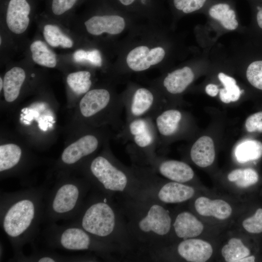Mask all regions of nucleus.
<instances>
[{"mask_svg": "<svg viewBox=\"0 0 262 262\" xmlns=\"http://www.w3.org/2000/svg\"><path fill=\"white\" fill-rule=\"evenodd\" d=\"M127 121L140 117H152L162 108L159 98L150 89L138 87L128 98H123Z\"/></svg>", "mask_w": 262, "mask_h": 262, "instance_id": "nucleus-1", "label": "nucleus"}, {"mask_svg": "<svg viewBox=\"0 0 262 262\" xmlns=\"http://www.w3.org/2000/svg\"><path fill=\"white\" fill-rule=\"evenodd\" d=\"M82 225L83 229L91 234L100 237L108 236L114 229L115 213L106 203H95L86 210Z\"/></svg>", "mask_w": 262, "mask_h": 262, "instance_id": "nucleus-2", "label": "nucleus"}, {"mask_svg": "<svg viewBox=\"0 0 262 262\" xmlns=\"http://www.w3.org/2000/svg\"><path fill=\"white\" fill-rule=\"evenodd\" d=\"M123 132L131 144L142 150L154 148L159 144L157 132L151 117H140L127 120Z\"/></svg>", "mask_w": 262, "mask_h": 262, "instance_id": "nucleus-3", "label": "nucleus"}, {"mask_svg": "<svg viewBox=\"0 0 262 262\" xmlns=\"http://www.w3.org/2000/svg\"><path fill=\"white\" fill-rule=\"evenodd\" d=\"M34 213V205L31 200L24 199L15 203L4 216L3 227L5 232L12 237L20 235L31 225Z\"/></svg>", "mask_w": 262, "mask_h": 262, "instance_id": "nucleus-4", "label": "nucleus"}, {"mask_svg": "<svg viewBox=\"0 0 262 262\" xmlns=\"http://www.w3.org/2000/svg\"><path fill=\"white\" fill-rule=\"evenodd\" d=\"M90 168L92 174L106 189L123 191L125 188L128 182L126 174L105 157L99 156L94 158Z\"/></svg>", "mask_w": 262, "mask_h": 262, "instance_id": "nucleus-5", "label": "nucleus"}, {"mask_svg": "<svg viewBox=\"0 0 262 262\" xmlns=\"http://www.w3.org/2000/svg\"><path fill=\"white\" fill-rule=\"evenodd\" d=\"M109 106L124 107L123 99L113 100L111 93L104 88L88 91L82 98L79 104L81 113L85 118L94 116Z\"/></svg>", "mask_w": 262, "mask_h": 262, "instance_id": "nucleus-6", "label": "nucleus"}, {"mask_svg": "<svg viewBox=\"0 0 262 262\" xmlns=\"http://www.w3.org/2000/svg\"><path fill=\"white\" fill-rule=\"evenodd\" d=\"M165 54V50L161 47L149 49L146 46H139L128 54L127 65L132 71H143L160 63L164 58Z\"/></svg>", "mask_w": 262, "mask_h": 262, "instance_id": "nucleus-7", "label": "nucleus"}, {"mask_svg": "<svg viewBox=\"0 0 262 262\" xmlns=\"http://www.w3.org/2000/svg\"><path fill=\"white\" fill-rule=\"evenodd\" d=\"M159 144L176 135L180 129L182 114L176 109H161L153 117Z\"/></svg>", "mask_w": 262, "mask_h": 262, "instance_id": "nucleus-8", "label": "nucleus"}, {"mask_svg": "<svg viewBox=\"0 0 262 262\" xmlns=\"http://www.w3.org/2000/svg\"><path fill=\"white\" fill-rule=\"evenodd\" d=\"M87 31L94 35L104 33L112 35L120 33L126 26L124 17L115 14L95 15L84 22Z\"/></svg>", "mask_w": 262, "mask_h": 262, "instance_id": "nucleus-9", "label": "nucleus"}, {"mask_svg": "<svg viewBox=\"0 0 262 262\" xmlns=\"http://www.w3.org/2000/svg\"><path fill=\"white\" fill-rule=\"evenodd\" d=\"M31 6L27 0H10L7 5L6 22L13 33L20 34L28 27Z\"/></svg>", "mask_w": 262, "mask_h": 262, "instance_id": "nucleus-10", "label": "nucleus"}, {"mask_svg": "<svg viewBox=\"0 0 262 262\" xmlns=\"http://www.w3.org/2000/svg\"><path fill=\"white\" fill-rule=\"evenodd\" d=\"M171 219L168 212L159 205H152L147 215L139 223L144 232L152 231L159 235H164L170 230Z\"/></svg>", "mask_w": 262, "mask_h": 262, "instance_id": "nucleus-11", "label": "nucleus"}, {"mask_svg": "<svg viewBox=\"0 0 262 262\" xmlns=\"http://www.w3.org/2000/svg\"><path fill=\"white\" fill-rule=\"evenodd\" d=\"M99 144V139L95 135L83 136L64 149L61 156L62 160L66 164H74L95 151Z\"/></svg>", "mask_w": 262, "mask_h": 262, "instance_id": "nucleus-12", "label": "nucleus"}, {"mask_svg": "<svg viewBox=\"0 0 262 262\" xmlns=\"http://www.w3.org/2000/svg\"><path fill=\"white\" fill-rule=\"evenodd\" d=\"M177 249L182 258L190 262H205L213 252L211 245L199 239H185L179 245Z\"/></svg>", "mask_w": 262, "mask_h": 262, "instance_id": "nucleus-13", "label": "nucleus"}, {"mask_svg": "<svg viewBox=\"0 0 262 262\" xmlns=\"http://www.w3.org/2000/svg\"><path fill=\"white\" fill-rule=\"evenodd\" d=\"M196 211L203 216H213L219 220L228 218L232 213L230 205L220 199L212 200L205 196L197 198L195 202Z\"/></svg>", "mask_w": 262, "mask_h": 262, "instance_id": "nucleus-14", "label": "nucleus"}, {"mask_svg": "<svg viewBox=\"0 0 262 262\" xmlns=\"http://www.w3.org/2000/svg\"><path fill=\"white\" fill-rule=\"evenodd\" d=\"M194 76L192 69L184 66L168 73L163 81V85L168 93L180 94L192 82Z\"/></svg>", "mask_w": 262, "mask_h": 262, "instance_id": "nucleus-15", "label": "nucleus"}, {"mask_svg": "<svg viewBox=\"0 0 262 262\" xmlns=\"http://www.w3.org/2000/svg\"><path fill=\"white\" fill-rule=\"evenodd\" d=\"M190 157L197 166L206 167L214 162L215 152L213 141L208 136L199 137L192 145Z\"/></svg>", "mask_w": 262, "mask_h": 262, "instance_id": "nucleus-16", "label": "nucleus"}, {"mask_svg": "<svg viewBox=\"0 0 262 262\" xmlns=\"http://www.w3.org/2000/svg\"><path fill=\"white\" fill-rule=\"evenodd\" d=\"M177 236L187 239L199 236L204 229V226L194 214L188 212L179 213L174 223Z\"/></svg>", "mask_w": 262, "mask_h": 262, "instance_id": "nucleus-17", "label": "nucleus"}, {"mask_svg": "<svg viewBox=\"0 0 262 262\" xmlns=\"http://www.w3.org/2000/svg\"><path fill=\"white\" fill-rule=\"evenodd\" d=\"M158 170L164 177L180 183L191 180L194 176L193 169L188 164L177 160H169L161 162Z\"/></svg>", "mask_w": 262, "mask_h": 262, "instance_id": "nucleus-18", "label": "nucleus"}, {"mask_svg": "<svg viewBox=\"0 0 262 262\" xmlns=\"http://www.w3.org/2000/svg\"><path fill=\"white\" fill-rule=\"evenodd\" d=\"M195 194L194 189L181 183L173 181L164 184L158 193V197L167 203H177L190 199Z\"/></svg>", "mask_w": 262, "mask_h": 262, "instance_id": "nucleus-19", "label": "nucleus"}, {"mask_svg": "<svg viewBox=\"0 0 262 262\" xmlns=\"http://www.w3.org/2000/svg\"><path fill=\"white\" fill-rule=\"evenodd\" d=\"M79 196L78 187L72 184H66L57 191L53 200L52 207L57 213L68 212L75 207Z\"/></svg>", "mask_w": 262, "mask_h": 262, "instance_id": "nucleus-20", "label": "nucleus"}, {"mask_svg": "<svg viewBox=\"0 0 262 262\" xmlns=\"http://www.w3.org/2000/svg\"><path fill=\"white\" fill-rule=\"evenodd\" d=\"M25 78V71L19 67H14L5 73L3 89L7 102H13L17 98Z\"/></svg>", "mask_w": 262, "mask_h": 262, "instance_id": "nucleus-21", "label": "nucleus"}, {"mask_svg": "<svg viewBox=\"0 0 262 262\" xmlns=\"http://www.w3.org/2000/svg\"><path fill=\"white\" fill-rule=\"evenodd\" d=\"M89 235L82 229L71 228L66 229L61 234L60 243L68 250L87 249L90 244Z\"/></svg>", "mask_w": 262, "mask_h": 262, "instance_id": "nucleus-22", "label": "nucleus"}, {"mask_svg": "<svg viewBox=\"0 0 262 262\" xmlns=\"http://www.w3.org/2000/svg\"><path fill=\"white\" fill-rule=\"evenodd\" d=\"M208 13L211 17L219 21L227 30H234L238 26L235 12L228 3L214 4L209 8Z\"/></svg>", "mask_w": 262, "mask_h": 262, "instance_id": "nucleus-23", "label": "nucleus"}, {"mask_svg": "<svg viewBox=\"0 0 262 262\" xmlns=\"http://www.w3.org/2000/svg\"><path fill=\"white\" fill-rule=\"evenodd\" d=\"M234 154L240 163L258 160L262 156V143L255 140L242 142L236 146Z\"/></svg>", "mask_w": 262, "mask_h": 262, "instance_id": "nucleus-24", "label": "nucleus"}, {"mask_svg": "<svg viewBox=\"0 0 262 262\" xmlns=\"http://www.w3.org/2000/svg\"><path fill=\"white\" fill-rule=\"evenodd\" d=\"M33 61L39 65L54 67L57 64L55 54L43 42L37 40L30 46Z\"/></svg>", "mask_w": 262, "mask_h": 262, "instance_id": "nucleus-25", "label": "nucleus"}, {"mask_svg": "<svg viewBox=\"0 0 262 262\" xmlns=\"http://www.w3.org/2000/svg\"><path fill=\"white\" fill-rule=\"evenodd\" d=\"M248 247L243 244L242 240L237 238L229 239L221 249V254L227 262H238L239 261L250 255Z\"/></svg>", "mask_w": 262, "mask_h": 262, "instance_id": "nucleus-26", "label": "nucleus"}, {"mask_svg": "<svg viewBox=\"0 0 262 262\" xmlns=\"http://www.w3.org/2000/svg\"><path fill=\"white\" fill-rule=\"evenodd\" d=\"M218 78L224 88L219 90V98L224 103H229L237 101L243 91L237 85L236 80L223 72H220Z\"/></svg>", "mask_w": 262, "mask_h": 262, "instance_id": "nucleus-27", "label": "nucleus"}, {"mask_svg": "<svg viewBox=\"0 0 262 262\" xmlns=\"http://www.w3.org/2000/svg\"><path fill=\"white\" fill-rule=\"evenodd\" d=\"M22 151L20 147L14 144L0 146V171L12 168L19 162Z\"/></svg>", "mask_w": 262, "mask_h": 262, "instance_id": "nucleus-28", "label": "nucleus"}, {"mask_svg": "<svg viewBox=\"0 0 262 262\" xmlns=\"http://www.w3.org/2000/svg\"><path fill=\"white\" fill-rule=\"evenodd\" d=\"M43 35L47 42L51 46H59L64 48H70L73 46L72 40L62 32L56 25L47 24L44 27Z\"/></svg>", "mask_w": 262, "mask_h": 262, "instance_id": "nucleus-29", "label": "nucleus"}, {"mask_svg": "<svg viewBox=\"0 0 262 262\" xmlns=\"http://www.w3.org/2000/svg\"><path fill=\"white\" fill-rule=\"evenodd\" d=\"M91 74L88 71H79L70 73L66 78L67 83L77 95L85 94L91 86Z\"/></svg>", "mask_w": 262, "mask_h": 262, "instance_id": "nucleus-30", "label": "nucleus"}, {"mask_svg": "<svg viewBox=\"0 0 262 262\" xmlns=\"http://www.w3.org/2000/svg\"><path fill=\"white\" fill-rule=\"evenodd\" d=\"M228 179L239 187L246 188L256 183L259 175L252 168H239L231 171L228 175Z\"/></svg>", "mask_w": 262, "mask_h": 262, "instance_id": "nucleus-31", "label": "nucleus"}, {"mask_svg": "<svg viewBox=\"0 0 262 262\" xmlns=\"http://www.w3.org/2000/svg\"><path fill=\"white\" fill-rule=\"evenodd\" d=\"M246 76L253 86L262 90V60L251 63L247 68Z\"/></svg>", "mask_w": 262, "mask_h": 262, "instance_id": "nucleus-32", "label": "nucleus"}, {"mask_svg": "<svg viewBox=\"0 0 262 262\" xmlns=\"http://www.w3.org/2000/svg\"><path fill=\"white\" fill-rule=\"evenodd\" d=\"M207 0H172L174 7L184 14H190L201 9Z\"/></svg>", "mask_w": 262, "mask_h": 262, "instance_id": "nucleus-33", "label": "nucleus"}, {"mask_svg": "<svg viewBox=\"0 0 262 262\" xmlns=\"http://www.w3.org/2000/svg\"><path fill=\"white\" fill-rule=\"evenodd\" d=\"M74 57L77 62L88 61L92 65L100 66L102 65V58L100 52L98 49L85 51L79 49L75 51Z\"/></svg>", "mask_w": 262, "mask_h": 262, "instance_id": "nucleus-34", "label": "nucleus"}, {"mask_svg": "<svg viewBox=\"0 0 262 262\" xmlns=\"http://www.w3.org/2000/svg\"><path fill=\"white\" fill-rule=\"evenodd\" d=\"M242 225L249 233H259L262 232V209H257L254 214L245 219Z\"/></svg>", "mask_w": 262, "mask_h": 262, "instance_id": "nucleus-35", "label": "nucleus"}, {"mask_svg": "<svg viewBox=\"0 0 262 262\" xmlns=\"http://www.w3.org/2000/svg\"><path fill=\"white\" fill-rule=\"evenodd\" d=\"M245 127L249 132H262V112L255 113L248 116L245 122Z\"/></svg>", "mask_w": 262, "mask_h": 262, "instance_id": "nucleus-36", "label": "nucleus"}, {"mask_svg": "<svg viewBox=\"0 0 262 262\" xmlns=\"http://www.w3.org/2000/svg\"><path fill=\"white\" fill-rule=\"evenodd\" d=\"M78 0H52L51 10L57 16L62 15L70 10Z\"/></svg>", "mask_w": 262, "mask_h": 262, "instance_id": "nucleus-37", "label": "nucleus"}, {"mask_svg": "<svg viewBox=\"0 0 262 262\" xmlns=\"http://www.w3.org/2000/svg\"><path fill=\"white\" fill-rule=\"evenodd\" d=\"M121 5L127 7H137L136 5H140L142 7H147L150 4L152 0H116Z\"/></svg>", "mask_w": 262, "mask_h": 262, "instance_id": "nucleus-38", "label": "nucleus"}, {"mask_svg": "<svg viewBox=\"0 0 262 262\" xmlns=\"http://www.w3.org/2000/svg\"><path fill=\"white\" fill-rule=\"evenodd\" d=\"M206 93L211 96L215 97L219 92L218 86L214 84H208L205 87Z\"/></svg>", "mask_w": 262, "mask_h": 262, "instance_id": "nucleus-39", "label": "nucleus"}, {"mask_svg": "<svg viewBox=\"0 0 262 262\" xmlns=\"http://www.w3.org/2000/svg\"><path fill=\"white\" fill-rule=\"evenodd\" d=\"M258 12L257 14V20L259 26L262 29V7H257Z\"/></svg>", "mask_w": 262, "mask_h": 262, "instance_id": "nucleus-40", "label": "nucleus"}, {"mask_svg": "<svg viewBox=\"0 0 262 262\" xmlns=\"http://www.w3.org/2000/svg\"><path fill=\"white\" fill-rule=\"evenodd\" d=\"M255 257L254 256H248L240 259L238 262H254Z\"/></svg>", "mask_w": 262, "mask_h": 262, "instance_id": "nucleus-41", "label": "nucleus"}, {"mask_svg": "<svg viewBox=\"0 0 262 262\" xmlns=\"http://www.w3.org/2000/svg\"><path fill=\"white\" fill-rule=\"evenodd\" d=\"M38 262H55V261L50 257H44L39 259Z\"/></svg>", "mask_w": 262, "mask_h": 262, "instance_id": "nucleus-42", "label": "nucleus"}, {"mask_svg": "<svg viewBox=\"0 0 262 262\" xmlns=\"http://www.w3.org/2000/svg\"><path fill=\"white\" fill-rule=\"evenodd\" d=\"M3 87V81L2 80V78H0V91L2 90Z\"/></svg>", "mask_w": 262, "mask_h": 262, "instance_id": "nucleus-43", "label": "nucleus"}, {"mask_svg": "<svg viewBox=\"0 0 262 262\" xmlns=\"http://www.w3.org/2000/svg\"><path fill=\"white\" fill-rule=\"evenodd\" d=\"M0 44H1V37L0 38Z\"/></svg>", "mask_w": 262, "mask_h": 262, "instance_id": "nucleus-44", "label": "nucleus"}, {"mask_svg": "<svg viewBox=\"0 0 262 262\" xmlns=\"http://www.w3.org/2000/svg\"><path fill=\"white\" fill-rule=\"evenodd\" d=\"M106 200L105 199L104 200V202H106Z\"/></svg>", "mask_w": 262, "mask_h": 262, "instance_id": "nucleus-45", "label": "nucleus"}]
</instances>
